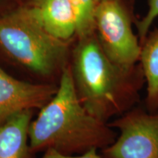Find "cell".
<instances>
[{"label":"cell","instance_id":"obj_6","mask_svg":"<svg viewBox=\"0 0 158 158\" xmlns=\"http://www.w3.org/2000/svg\"><path fill=\"white\" fill-rule=\"evenodd\" d=\"M58 86L18 80L0 68V124L20 112L42 108Z\"/></svg>","mask_w":158,"mask_h":158},{"label":"cell","instance_id":"obj_3","mask_svg":"<svg viewBox=\"0 0 158 158\" xmlns=\"http://www.w3.org/2000/svg\"><path fill=\"white\" fill-rule=\"evenodd\" d=\"M70 43L48 33L31 7L0 17V47L8 56L40 76L62 73L69 64Z\"/></svg>","mask_w":158,"mask_h":158},{"label":"cell","instance_id":"obj_5","mask_svg":"<svg viewBox=\"0 0 158 158\" xmlns=\"http://www.w3.org/2000/svg\"><path fill=\"white\" fill-rule=\"evenodd\" d=\"M119 135L101 149L102 158H158V110L135 106L108 122Z\"/></svg>","mask_w":158,"mask_h":158},{"label":"cell","instance_id":"obj_9","mask_svg":"<svg viewBox=\"0 0 158 158\" xmlns=\"http://www.w3.org/2000/svg\"><path fill=\"white\" fill-rule=\"evenodd\" d=\"M138 63L147 85L145 108L150 112L158 110V29L149 33L141 44Z\"/></svg>","mask_w":158,"mask_h":158},{"label":"cell","instance_id":"obj_12","mask_svg":"<svg viewBox=\"0 0 158 158\" xmlns=\"http://www.w3.org/2000/svg\"><path fill=\"white\" fill-rule=\"evenodd\" d=\"M41 158H102L101 155L98 154V150L92 149L86 152L76 155H64L54 149H46Z\"/></svg>","mask_w":158,"mask_h":158},{"label":"cell","instance_id":"obj_10","mask_svg":"<svg viewBox=\"0 0 158 158\" xmlns=\"http://www.w3.org/2000/svg\"><path fill=\"white\" fill-rule=\"evenodd\" d=\"M76 13L78 23L76 39L95 32V0H68Z\"/></svg>","mask_w":158,"mask_h":158},{"label":"cell","instance_id":"obj_7","mask_svg":"<svg viewBox=\"0 0 158 158\" xmlns=\"http://www.w3.org/2000/svg\"><path fill=\"white\" fill-rule=\"evenodd\" d=\"M30 7L51 35L66 42L76 39L78 19L68 0H35Z\"/></svg>","mask_w":158,"mask_h":158},{"label":"cell","instance_id":"obj_11","mask_svg":"<svg viewBox=\"0 0 158 158\" xmlns=\"http://www.w3.org/2000/svg\"><path fill=\"white\" fill-rule=\"evenodd\" d=\"M158 17V0H149V9L143 19L136 22L138 37L142 43L149 34V29L154 21Z\"/></svg>","mask_w":158,"mask_h":158},{"label":"cell","instance_id":"obj_4","mask_svg":"<svg viewBox=\"0 0 158 158\" xmlns=\"http://www.w3.org/2000/svg\"><path fill=\"white\" fill-rule=\"evenodd\" d=\"M132 23L122 0H101L97 4L95 34L106 54L117 64L132 65L139 60L141 43Z\"/></svg>","mask_w":158,"mask_h":158},{"label":"cell","instance_id":"obj_2","mask_svg":"<svg viewBox=\"0 0 158 158\" xmlns=\"http://www.w3.org/2000/svg\"><path fill=\"white\" fill-rule=\"evenodd\" d=\"M56 94L29 128L30 152L54 149L64 155H81L102 149L115 141V130L86 110L77 96L69 64L59 77Z\"/></svg>","mask_w":158,"mask_h":158},{"label":"cell","instance_id":"obj_13","mask_svg":"<svg viewBox=\"0 0 158 158\" xmlns=\"http://www.w3.org/2000/svg\"><path fill=\"white\" fill-rule=\"evenodd\" d=\"M100 1H101V0H95V2H96L97 3H98Z\"/></svg>","mask_w":158,"mask_h":158},{"label":"cell","instance_id":"obj_1","mask_svg":"<svg viewBox=\"0 0 158 158\" xmlns=\"http://www.w3.org/2000/svg\"><path fill=\"white\" fill-rule=\"evenodd\" d=\"M69 67L81 103L100 121L108 123L140 101L146 84L141 65L110 60L95 32L76 39Z\"/></svg>","mask_w":158,"mask_h":158},{"label":"cell","instance_id":"obj_8","mask_svg":"<svg viewBox=\"0 0 158 158\" xmlns=\"http://www.w3.org/2000/svg\"><path fill=\"white\" fill-rule=\"evenodd\" d=\"M32 110L20 112L0 124V158H29Z\"/></svg>","mask_w":158,"mask_h":158}]
</instances>
